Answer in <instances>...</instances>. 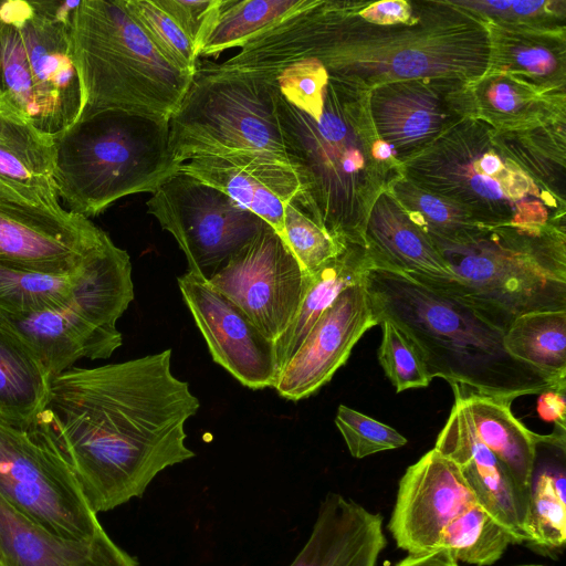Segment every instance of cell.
<instances>
[{"label":"cell","instance_id":"obj_1","mask_svg":"<svg viewBox=\"0 0 566 566\" xmlns=\"http://www.w3.org/2000/svg\"><path fill=\"white\" fill-rule=\"evenodd\" d=\"M199 408L165 349L54 376L43 417L96 514L140 497L158 473L195 457L185 426Z\"/></svg>","mask_w":566,"mask_h":566},{"label":"cell","instance_id":"obj_2","mask_svg":"<svg viewBox=\"0 0 566 566\" xmlns=\"http://www.w3.org/2000/svg\"><path fill=\"white\" fill-rule=\"evenodd\" d=\"M426 17L378 29L358 22L355 4L312 0L254 40V56L275 69L319 61L329 75L366 88L409 80L467 82L489 62L485 20L455 2H437Z\"/></svg>","mask_w":566,"mask_h":566},{"label":"cell","instance_id":"obj_3","mask_svg":"<svg viewBox=\"0 0 566 566\" xmlns=\"http://www.w3.org/2000/svg\"><path fill=\"white\" fill-rule=\"evenodd\" d=\"M365 286L378 324L389 319L412 339L431 378L511 401L566 389V381L513 358L504 332L446 289L377 268L366 273Z\"/></svg>","mask_w":566,"mask_h":566},{"label":"cell","instance_id":"obj_4","mask_svg":"<svg viewBox=\"0 0 566 566\" xmlns=\"http://www.w3.org/2000/svg\"><path fill=\"white\" fill-rule=\"evenodd\" d=\"M273 92L285 153L301 186L294 203L336 240L365 248L370 209L343 167L354 150L379 137L368 108L369 90L329 75L315 116Z\"/></svg>","mask_w":566,"mask_h":566},{"label":"cell","instance_id":"obj_5","mask_svg":"<svg viewBox=\"0 0 566 566\" xmlns=\"http://www.w3.org/2000/svg\"><path fill=\"white\" fill-rule=\"evenodd\" d=\"M53 138L60 200L88 219L123 197L153 193L180 167L163 117L105 109Z\"/></svg>","mask_w":566,"mask_h":566},{"label":"cell","instance_id":"obj_6","mask_svg":"<svg viewBox=\"0 0 566 566\" xmlns=\"http://www.w3.org/2000/svg\"><path fill=\"white\" fill-rule=\"evenodd\" d=\"M436 247L454 280L434 284L469 303L503 332L521 315L566 311L563 224L484 228L461 244Z\"/></svg>","mask_w":566,"mask_h":566},{"label":"cell","instance_id":"obj_7","mask_svg":"<svg viewBox=\"0 0 566 566\" xmlns=\"http://www.w3.org/2000/svg\"><path fill=\"white\" fill-rule=\"evenodd\" d=\"M70 33L82 91L78 117L122 109L170 118L192 75L157 51L122 0H80Z\"/></svg>","mask_w":566,"mask_h":566},{"label":"cell","instance_id":"obj_8","mask_svg":"<svg viewBox=\"0 0 566 566\" xmlns=\"http://www.w3.org/2000/svg\"><path fill=\"white\" fill-rule=\"evenodd\" d=\"M399 174L418 187L464 209L485 228H542L549 219L534 179L513 159L504 158L495 132L461 118L437 138L401 158Z\"/></svg>","mask_w":566,"mask_h":566},{"label":"cell","instance_id":"obj_9","mask_svg":"<svg viewBox=\"0 0 566 566\" xmlns=\"http://www.w3.org/2000/svg\"><path fill=\"white\" fill-rule=\"evenodd\" d=\"M78 3L6 0L3 6L0 99L52 137L73 125L82 107L70 33Z\"/></svg>","mask_w":566,"mask_h":566},{"label":"cell","instance_id":"obj_10","mask_svg":"<svg viewBox=\"0 0 566 566\" xmlns=\"http://www.w3.org/2000/svg\"><path fill=\"white\" fill-rule=\"evenodd\" d=\"M169 135L180 165L195 157L232 153L289 161L272 85L255 71L198 66L169 118Z\"/></svg>","mask_w":566,"mask_h":566},{"label":"cell","instance_id":"obj_11","mask_svg":"<svg viewBox=\"0 0 566 566\" xmlns=\"http://www.w3.org/2000/svg\"><path fill=\"white\" fill-rule=\"evenodd\" d=\"M133 300L129 254L112 241L67 302L29 315H0V321L53 378L81 359L109 358L123 344L117 321Z\"/></svg>","mask_w":566,"mask_h":566},{"label":"cell","instance_id":"obj_12","mask_svg":"<svg viewBox=\"0 0 566 566\" xmlns=\"http://www.w3.org/2000/svg\"><path fill=\"white\" fill-rule=\"evenodd\" d=\"M0 496L42 530L66 539L104 532L50 423L0 418Z\"/></svg>","mask_w":566,"mask_h":566},{"label":"cell","instance_id":"obj_13","mask_svg":"<svg viewBox=\"0 0 566 566\" xmlns=\"http://www.w3.org/2000/svg\"><path fill=\"white\" fill-rule=\"evenodd\" d=\"M147 212L184 252L188 273L208 277L265 224L219 189L178 169L151 193ZM210 273V274H211Z\"/></svg>","mask_w":566,"mask_h":566},{"label":"cell","instance_id":"obj_14","mask_svg":"<svg viewBox=\"0 0 566 566\" xmlns=\"http://www.w3.org/2000/svg\"><path fill=\"white\" fill-rule=\"evenodd\" d=\"M308 275L268 223L207 279L272 342L293 323Z\"/></svg>","mask_w":566,"mask_h":566},{"label":"cell","instance_id":"obj_15","mask_svg":"<svg viewBox=\"0 0 566 566\" xmlns=\"http://www.w3.org/2000/svg\"><path fill=\"white\" fill-rule=\"evenodd\" d=\"M109 235L91 219L0 199V263L42 274L82 269Z\"/></svg>","mask_w":566,"mask_h":566},{"label":"cell","instance_id":"obj_16","mask_svg":"<svg viewBox=\"0 0 566 566\" xmlns=\"http://www.w3.org/2000/svg\"><path fill=\"white\" fill-rule=\"evenodd\" d=\"M206 279L186 272L178 286L213 361L250 389L274 388L279 377L274 342Z\"/></svg>","mask_w":566,"mask_h":566},{"label":"cell","instance_id":"obj_17","mask_svg":"<svg viewBox=\"0 0 566 566\" xmlns=\"http://www.w3.org/2000/svg\"><path fill=\"white\" fill-rule=\"evenodd\" d=\"M475 503L457 465L433 448L401 476L388 528L408 554L434 551L444 527Z\"/></svg>","mask_w":566,"mask_h":566},{"label":"cell","instance_id":"obj_18","mask_svg":"<svg viewBox=\"0 0 566 566\" xmlns=\"http://www.w3.org/2000/svg\"><path fill=\"white\" fill-rule=\"evenodd\" d=\"M376 325L365 280L346 289L315 322L280 373L274 386L277 394L292 401L314 395L347 361L363 335Z\"/></svg>","mask_w":566,"mask_h":566},{"label":"cell","instance_id":"obj_19","mask_svg":"<svg viewBox=\"0 0 566 566\" xmlns=\"http://www.w3.org/2000/svg\"><path fill=\"white\" fill-rule=\"evenodd\" d=\"M433 448L457 465L476 503L505 528L514 544L530 545V497L478 439L457 401Z\"/></svg>","mask_w":566,"mask_h":566},{"label":"cell","instance_id":"obj_20","mask_svg":"<svg viewBox=\"0 0 566 566\" xmlns=\"http://www.w3.org/2000/svg\"><path fill=\"white\" fill-rule=\"evenodd\" d=\"M179 169L219 189L280 235L285 207L301 186L291 164L264 154L232 153L191 158Z\"/></svg>","mask_w":566,"mask_h":566},{"label":"cell","instance_id":"obj_21","mask_svg":"<svg viewBox=\"0 0 566 566\" xmlns=\"http://www.w3.org/2000/svg\"><path fill=\"white\" fill-rule=\"evenodd\" d=\"M461 118L481 122L499 133H526L565 122V92L537 86L514 75L485 71L452 92Z\"/></svg>","mask_w":566,"mask_h":566},{"label":"cell","instance_id":"obj_22","mask_svg":"<svg viewBox=\"0 0 566 566\" xmlns=\"http://www.w3.org/2000/svg\"><path fill=\"white\" fill-rule=\"evenodd\" d=\"M431 81H396L369 88L368 108L377 135L403 157L461 119L452 92L462 82L438 80L431 85Z\"/></svg>","mask_w":566,"mask_h":566},{"label":"cell","instance_id":"obj_23","mask_svg":"<svg viewBox=\"0 0 566 566\" xmlns=\"http://www.w3.org/2000/svg\"><path fill=\"white\" fill-rule=\"evenodd\" d=\"M0 199L60 210L54 138L0 99Z\"/></svg>","mask_w":566,"mask_h":566},{"label":"cell","instance_id":"obj_24","mask_svg":"<svg viewBox=\"0 0 566 566\" xmlns=\"http://www.w3.org/2000/svg\"><path fill=\"white\" fill-rule=\"evenodd\" d=\"M385 546L380 514L329 492L306 543L289 566H376Z\"/></svg>","mask_w":566,"mask_h":566},{"label":"cell","instance_id":"obj_25","mask_svg":"<svg viewBox=\"0 0 566 566\" xmlns=\"http://www.w3.org/2000/svg\"><path fill=\"white\" fill-rule=\"evenodd\" d=\"M0 566H138L104 531L86 539L55 536L0 496Z\"/></svg>","mask_w":566,"mask_h":566},{"label":"cell","instance_id":"obj_26","mask_svg":"<svg viewBox=\"0 0 566 566\" xmlns=\"http://www.w3.org/2000/svg\"><path fill=\"white\" fill-rule=\"evenodd\" d=\"M365 248L374 268L437 284H449L454 280L431 239L387 190L377 197L370 209Z\"/></svg>","mask_w":566,"mask_h":566},{"label":"cell","instance_id":"obj_27","mask_svg":"<svg viewBox=\"0 0 566 566\" xmlns=\"http://www.w3.org/2000/svg\"><path fill=\"white\" fill-rule=\"evenodd\" d=\"M484 20L489 38L488 71L507 73L546 90L565 92L564 27Z\"/></svg>","mask_w":566,"mask_h":566},{"label":"cell","instance_id":"obj_28","mask_svg":"<svg viewBox=\"0 0 566 566\" xmlns=\"http://www.w3.org/2000/svg\"><path fill=\"white\" fill-rule=\"evenodd\" d=\"M478 439L506 467L518 488L530 497L538 444L545 434L525 427L512 412L511 400L452 387Z\"/></svg>","mask_w":566,"mask_h":566},{"label":"cell","instance_id":"obj_29","mask_svg":"<svg viewBox=\"0 0 566 566\" xmlns=\"http://www.w3.org/2000/svg\"><path fill=\"white\" fill-rule=\"evenodd\" d=\"M373 268L374 263L366 248L347 244L339 254L308 275L293 323L274 342L279 375L319 316L342 292L363 282L368 270Z\"/></svg>","mask_w":566,"mask_h":566},{"label":"cell","instance_id":"obj_30","mask_svg":"<svg viewBox=\"0 0 566 566\" xmlns=\"http://www.w3.org/2000/svg\"><path fill=\"white\" fill-rule=\"evenodd\" d=\"M52 377L41 360L0 321V418L30 426L44 415Z\"/></svg>","mask_w":566,"mask_h":566},{"label":"cell","instance_id":"obj_31","mask_svg":"<svg viewBox=\"0 0 566 566\" xmlns=\"http://www.w3.org/2000/svg\"><path fill=\"white\" fill-rule=\"evenodd\" d=\"M503 345L516 360L566 381V311L516 317L504 332Z\"/></svg>","mask_w":566,"mask_h":566},{"label":"cell","instance_id":"obj_32","mask_svg":"<svg viewBox=\"0 0 566 566\" xmlns=\"http://www.w3.org/2000/svg\"><path fill=\"white\" fill-rule=\"evenodd\" d=\"M112 241L109 238L82 269L70 274L33 273L0 263V315H29L64 304Z\"/></svg>","mask_w":566,"mask_h":566},{"label":"cell","instance_id":"obj_33","mask_svg":"<svg viewBox=\"0 0 566 566\" xmlns=\"http://www.w3.org/2000/svg\"><path fill=\"white\" fill-rule=\"evenodd\" d=\"M310 0H221L205 38L199 56L216 55L242 48L285 17L305 7Z\"/></svg>","mask_w":566,"mask_h":566},{"label":"cell","instance_id":"obj_34","mask_svg":"<svg viewBox=\"0 0 566 566\" xmlns=\"http://www.w3.org/2000/svg\"><path fill=\"white\" fill-rule=\"evenodd\" d=\"M528 526L530 545L547 552L562 551L566 541L565 454L535 462L532 476Z\"/></svg>","mask_w":566,"mask_h":566},{"label":"cell","instance_id":"obj_35","mask_svg":"<svg viewBox=\"0 0 566 566\" xmlns=\"http://www.w3.org/2000/svg\"><path fill=\"white\" fill-rule=\"evenodd\" d=\"M514 545L512 536L478 503L453 518L443 530L439 548L460 563L491 566Z\"/></svg>","mask_w":566,"mask_h":566},{"label":"cell","instance_id":"obj_36","mask_svg":"<svg viewBox=\"0 0 566 566\" xmlns=\"http://www.w3.org/2000/svg\"><path fill=\"white\" fill-rule=\"evenodd\" d=\"M157 51L175 67L193 75L199 52L192 41L154 0H122Z\"/></svg>","mask_w":566,"mask_h":566},{"label":"cell","instance_id":"obj_37","mask_svg":"<svg viewBox=\"0 0 566 566\" xmlns=\"http://www.w3.org/2000/svg\"><path fill=\"white\" fill-rule=\"evenodd\" d=\"M281 237L306 275L315 273L347 245L319 227L293 200L285 207Z\"/></svg>","mask_w":566,"mask_h":566},{"label":"cell","instance_id":"obj_38","mask_svg":"<svg viewBox=\"0 0 566 566\" xmlns=\"http://www.w3.org/2000/svg\"><path fill=\"white\" fill-rule=\"evenodd\" d=\"M380 325L378 360L396 391L429 386L432 378L417 345L391 321L385 319Z\"/></svg>","mask_w":566,"mask_h":566},{"label":"cell","instance_id":"obj_39","mask_svg":"<svg viewBox=\"0 0 566 566\" xmlns=\"http://www.w3.org/2000/svg\"><path fill=\"white\" fill-rule=\"evenodd\" d=\"M335 423L349 453L356 459L398 449L407 443V439L392 427L345 405L338 406Z\"/></svg>","mask_w":566,"mask_h":566},{"label":"cell","instance_id":"obj_40","mask_svg":"<svg viewBox=\"0 0 566 566\" xmlns=\"http://www.w3.org/2000/svg\"><path fill=\"white\" fill-rule=\"evenodd\" d=\"M200 51L221 0H154Z\"/></svg>","mask_w":566,"mask_h":566},{"label":"cell","instance_id":"obj_41","mask_svg":"<svg viewBox=\"0 0 566 566\" xmlns=\"http://www.w3.org/2000/svg\"><path fill=\"white\" fill-rule=\"evenodd\" d=\"M366 22L377 25H396L411 19L412 8L405 0H385L370 3L357 12Z\"/></svg>","mask_w":566,"mask_h":566},{"label":"cell","instance_id":"obj_42","mask_svg":"<svg viewBox=\"0 0 566 566\" xmlns=\"http://www.w3.org/2000/svg\"><path fill=\"white\" fill-rule=\"evenodd\" d=\"M565 390L548 389L539 394L537 412L543 420L554 422L555 431L565 432Z\"/></svg>","mask_w":566,"mask_h":566},{"label":"cell","instance_id":"obj_43","mask_svg":"<svg viewBox=\"0 0 566 566\" xmlns=\"http://www.w3.org/2000/svg\"><path fill=\"white\" fill-rule=\"evenodd\" d=\"M395 566H460V564L448 549L437 548L421 554H408Z\"/></svg>","mask_w":566,"mask_h":566},{"label":"cell","instance_id":"obj_44","mask_svg":"<svg viewBox=\"0 0 566 566\" xmlns=\"http://www.w3.org/2000/svg\"><path fill=\"white\" fill-rule=\"evenodd\" d=\"M371 155L375 160L380 163L399 161L398 158L395 157L392 146L379 137L373 143Z\"/></svg>","mask_w":566,"mask_h":566},{"label":"cell","instance_id":"obj_45","mask_svg":"<svg viewBox=\"0 0 566 566\" xmlns=\"http://www.w3.org/2000/svg\"><path fill=\"white\" fill-rule=\"evenodd\" d=\"M6 0H0V24L2 21L3 6ZM3 94V83H2V72H1V62H0V97Z\"/></svg>","mask_w":566,"mask_h":566},{"label":"cell","instance_id":"obj_46","mask_svg":"<svg viewBox=\"0 0 566 566\" xmlns=\"http://www.w3.org/2000/svg\"><path fill=\"white\" fill-rule=\"evenodd\" d=\"M521 566H543V565H521Z\"/></svg>","mask_w":566,"mask_h":566}]
</instances>
